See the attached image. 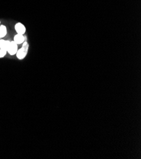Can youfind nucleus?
<instances>
[{
    "mask_svg": "<svg viewBox=\"0 0 141 159\" xmlns=\"http://www.w3.org/2000/svg\"><path fill=\"white\" fill-rule=\"evenodd\" d=\"M18 50V45L16 43H15L13 41H10V45L8 46V50H7V53L11 56L15 55L16 52Z\"/></svg>",
    "mask_w": 141,
    "mask_h": 159,
    "instance_id": "2",
    "label": "nucleus"
},
{
    "mask_svg": "<svg viewBox=\"0 0 141 159\" xmlns=\"http://www.w3.org/2000/svg\"><path fill=\"white\" fill-rule=\"evenodd\" d=\"M25 40H26V37H25L24 35L16 34L15 35L14 37H13V41L17 44L18 45H22V44L24 43Z\"/></svg>",
    "mask_w": 141,
    "mask_h": 159,
    "instance_id": "4",
    "label": "nucleus"
},
{
    "mask_svg": "<svg viewBox=\"0 0 141 159\" xmlns=\"http://www.w3.org/2000/svg\"><path fill=\"white\" fill-rule=\"evenodd\" d=\"M7 53V51L3 50L1 49H0V58H4V57L6 56V55Z\"/></svg>",
    "mask_w": 141,
    "mask_h": 159,
    "instance_id": "7",
    "label": "nucleus"
},
{
    "mask_svg": "<svg viewBox=\"0 0 141 159\" xmlns=\"http://www.w3.org/2000/svg\"><path fill=\"white\" fill-rule=\"evenodd\" d=\"M29 45L27 41H24V43L22 44V46L21 48L18 49L17 52H16V53L15 55L16 58L20 60H24L27 55V53H28V51H29Z\"/></svg>",
    "mask_w": 141,
    "mask_h": 159,
    "instance_id": "1",
    "label": "nucleus"
},
{
    "mask_svg": "<svg viewBox=\"0 0 141 159\" xmlns=\"http://www.w3.org/2000/svg\"><path fill=\"white\" fill-rule=\"evenodd\" d=\"M14 28H15L16 34L24 35L26 32V26H25L24 24L21 22L16 23L14 26Z\"/></svg>",
    "mask_w": 141,
    "mask_h": 159,
    "instance_id": "3",
    "label": "nucleus"
},
{
    "mask_svg": "<svg viewBox=\"0 0 141 159\" xmlns=\"http://www.w3.org/2000/svg\"><path fill=\"white\" fill-rule=\"evenodd\" d=\"M0 25H1V21H0Z\"/></svg>",
    "mask_w": 141,
    "mask_h": 159,
    "instance_id": "8",
    "label": "nucleus"
},
{
    "mask_svg": "<svg viewBox=\"0 0 141 159\" xmlns=\"http://www.w3.org/2000/svg\"><path fill=\"white\" fill-rule=\"evenodd\" d=\"M10 41H11L0 39V49H1V50H5V51H7L8 48L10 45Z\"/></svg>",
    "mask_w": 141,
    "mask_h": 159,
    "instance_id": "5",
    "label": "nucleus"
},
{
    "mask_svg": "<svg viewBox=\"0 0 141 159\" xmlns=\"http://www.w3.org/2000/svg\"><path fill=\"white\" fill-rule=\"evenodd\" d=\"M7 34V27L5 25H0V39L3 38Z\"/></svg>",
    "mask_w": 141,
    "mask_h": 159,
    "instance_id": "6",
    "label": "nucleus"
}]
</instances>
